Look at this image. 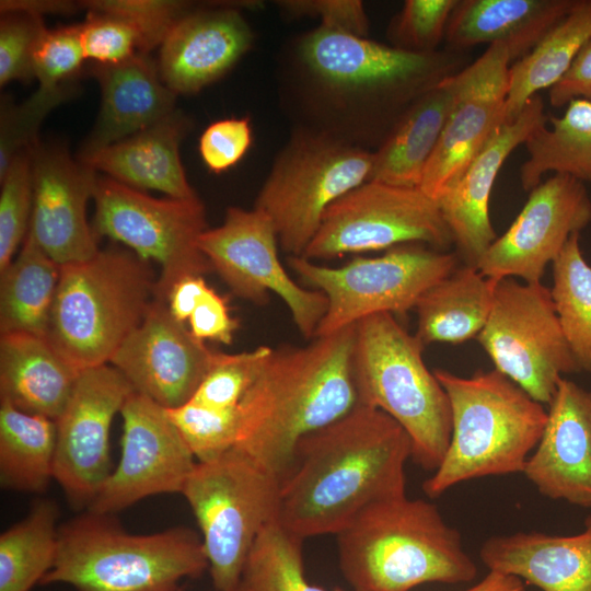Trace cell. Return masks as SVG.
Here are the masks:
<instances>
[{
    "label": "cell",
    "instance_id": "603a6c76",
    "mask_svg": "<svg viewBox=\"0 0 591 591\" xmlns=\"http://www.w3.org/2000/svg\"><path fill=\"white\" fill-rule=\"evenodd\" d=\"M523 474L543 496L591 508V391L559 380Z\"/></svg>",
    "mask_w": 591,
    "mask_h": 591
},
{
    "label": "cell",
    "instance_id": "9c48e42d",
    "mask_svg": "<svg viewBox=\"0 0 591 591\" xmlns=\"http://www.w3.org/2000/svg\"><path fill=\"white\" fill-rule=\"evenodd\" d=\"M281 479L232 448L197 462L182 495L201 532L216 591H232L262 530L277 519Z\"/></svg>",
    "mask_w": 591,
    "mask_h": 591
},
{
    "label": "cell",
    "instance_id": "e0dca14e",
    "mask_svg": "<svg viewBox=\"0 0 591 591\" xmlns=\"http://www.w3.org/2000/svg\"><path fill=\"white\" fill-rule=\"evenodd\" d=\"M120 415L121 456L91 512L112 515L152 495L182 494L197 463L164 407L134 391Z\"/></svg>",
    "mask_w": 591,
    "mask_h": 591
},
{
    "label": "cell",
    "instance_id": "e575fe53",
    "mask_svg": "<svg viewBox=\"0 0 591 591\" xmlns=\"http://www.w3.org/2000/svg\"><path fill=\"white\" fill-rule=\"evenodd\" d=\"M524 142L529 158L520 167V182L531 192L547 172L591 183V102L576 99L563 116L548 117Z\"/></svg>",
    "mask_w": 591,
    "mask_h": 591
},
{
    "label": "cell",
    "instance_id": "5b68a950",
    "mask_svg": "<svg viewBox=\"0 0 591 591\" xmlns=\"http://www.w3.org/2000/svg\"><path fill=\"white\" fill-rule=\"evenodd\" d=\"M433 373L449 397L452 433L424 493L438 498L462 482L523 473L547 421L543 404L496 369L471 376Z\"/></svg>",
    "mask_w": 591,
    "mask_h": 591
},
{
    "label": "cell",
    "instance_id": "4fadbf2b",
    "mask_svg": "<svg viewBox=\"0 0 591 591\" xmlns=\"http://www.w3.org/2000/svg\"><path fill=\"white\" fill-rule=\"evenodd\" d=\"M476 338L494 369L541 404L549 405L565 374L580 372L551 289L542 282L498 280L489 317Z\"/></svg>",
    "mask_w": 591,
    "mask_h": 591
},
{
    "label": "cell",
    "instance_id": "83f0119b",
    "mask_svg": "<svg viewBox=\"0 0 591 591\" xmlns=\"http://www.w3.org/2000/svg\"><path fill=\"white\" fill-rule=\"evenodd\" d=\"M576 0H457L445 32L453 48L502 44L510 61L528 55Z\"/></svg>",
    "mask_w": 591,
    "mask_h": 591
},
{
    "label": "cell",
    "instance_id": "c3c4849f",
    "mask_svg": "<svg viewBox=\"0 0 591 591\" xmlns=\"http://www.w3.org/2000/svg\"><path fill=\"white\" fill-rule=\"evenodd\" d=\"M252 144L247 117L224 118L210 124L199 139V153L206 166L221 173L235 165Z\"/></svg>",
    "mask_w": 591,
    "mask_h": 591
},
{
    "label": "cell",
    "instance_id": "f1b7e54d",
    "mask_svg": "<svg viewBox=\"0 0 591 591\" xmlns=\"http://www.w3.org/2000/svg\"><path fill=\"white\" fill-rule=\"evenodd\" d=\"M80 371L45 338L24 333L0 336V399L56 420Z\"/></svg>",
    "mask_w": 591,
    "mask_h": 591
},
{
    "label": "cell",
    "instance_id": "1f68e13d",
    "mask_svg": "<svg viewBox=\"0 0 591 591\" xmlns=\"http://www.w3.org/2000/svg\"><path fill=\"white\" fill-rule=\"evenodd\" d=\"M590 39L591 0H576L538 44L509 68L505 121L513 120L541 90L552 88Z\"/></svg>",
    "mask_w": 591,
    "mask_h": 591
},
{
    "label": "cell",
    "instance_id": "ab89813d",
    "mask_svg": "<svg viewBox=\"0 0 591 591\" xmlns=\"http://www.w3.org/2000/svg\"><path fill=\"white\" fill-rule=\"evenodd\" d=\"M271 350L259 346L236 354L213 351L209 369L190 399L218 409L239 408Z\"/></svg>",
    "mask_w": 591,
    "mask_h": 591
},
{
    "label": "cell",
    "instance_id": "d6986e66",
    "mask_svg": "<svg viewBox=\"0 0 591 591\" xmlns=\"http://www.w3.org/2000/svg\"><path fill=\"white\" fill-rule=\"evenodd\" d=\"M591 222V199L584 184L554 174L530 192L509 229L493 242L476 267L500 280L519 277L537 283L546 266L560 254L573 233Z\"/></svg>",
    "mask_w": 591,
    "mask_h": 591
},
{
    "label": "cell",
    "instance_id": "7bdbcfd3",
    "mask_svg": "<svg viewBox=\"0 0 591 591\" xmlns=\"http://www.w3.org/2000/svg\"><path fill=\"white\" fill-rule=\"evenodd\" d=\"M457 0H406L390 21L391 46L414 54H432L445 38Z\"/></svg>",
    "mask_w": 591,
    "mask_h": 591
},
{
    "label": "cell",
    "instance_id": "44dd1931",
    "mask_svg": "<svg viewBox=\"0 0 591 591\" xmlns=\"http://www.w3.org/2000/svg\"><path fill=\"white\" fill-rule=\"evenodd\" d=\"M30 151L33 209L28 233L60 266L92 258L100 248L86 220V205L94 196L96 172L59 147L36 142Z\"/></svg>",
    "mask_w": 591,
    "mask_h": 591
},
{
    "label": "cell",
    "instance_id": "d4e9b609",
    "mask_svg": "<svg viewBox=\"0 0 591 591\" xmlns=\"http://www.w3.org/2000/svg\"><path fill=\"white\" fill-rule=\"evenodd\" d=\"M479 557L489 571L510 575L542 591H591V514L582 532H517L488 538Z\"/></svg>",
    "mask_w": 591,
    "mask_h": 591
},
{
    "label": "cell",
    "instance_id": "30bf717a",
    "mask_svg": "<svg viewBox=\"0 0 591 591\" xmlns=\"http://www.w3.org/2000/svg\"><path fill=\"white\" fill-rule=\"evenodd\" d=\"M373 152L292 127L255 200L289 256H302L326 209L369 181Z\"/></svg>",
    "mask_w": 591,
    "mask_h": 591
},
{
    "label": "cell",
    "instance_id": "9a60e30c",
    "mask_svg": "<svg viewBox=\"0 0 591 591\" xmlns=\"http://www.w3.org/2000/svg\"><path fill=\"white\" fill-rule=\"evenodd\" d=\"M278 237L270 219L253 208L227 209L221 225L207 229L198 246L231 292L255 304L280 297L300 334L313 339L327 311V299L297 283L278 257Z\"/></svg>",
    "mask_w": 591,
    "mask_h": 591
},
{
    "label": "cell",
    "instance_id": "f6af8a7d",
    "mask_svg": "<svg viewBox=\"0 0 591 591\" xmlns=\"http://www.w3.org/2000/svg\"><path fill=\"white\" fill-rule=\"evenodd\" d=\"M84 60L80 24L54 30L45 26L32 57L38 88L54 90L66 85L80 71Z\"/></svg>",
    "mask_w": 591,
    "mask_h": 591
},
{
    "label": "cell",
    "instance_id": "ffe728a7",
    "mask_svg": "<svg viewBox=\"0 0 591 591\" xmlns=\"http://www.w3.org/2000/svg\"><path fill=\"white\" fill-rule=\"evenodd\" d=\"M213 351L155 299L141 324L124 340L109 364L135 392L164 408L188 402L204 380Z\"/></svg>",
    "mask_w": 591,
    "mask_h": 591
},
{
    "label": "cell",
    "instance_id": "ee69618b",
    "mask_svg": "<svg viewBox=\"0 0 591 591\" xmlns=\"http://www.w3.org/2000/svg\"><path fill=\"white\" fill-rule=\"evenodd\" d=\"M82 8L124 19L138 33L141 53L161 46L172 27L193 10L189 2L174 0H89Z\"/></svg>",
    "mask_w": 591,
    "mask_h": 591
},
{
    "label": "cell",
    "instance_id": "f546056e",
    "mask_svg": "<svg viewBox=\"0 0 591 591\" xmlns=\"http://www.w3.org/2000/svg\"><path fill=\"white\" fill-rule=\"evenodd\" d=\"M448 77L418 96L403 113L373 152L369 181L419 188L452 105Z\"/></svg>",
    "mask_w": 591,
    "mask_h": 591
},
{
    "label": "cell",
    "instance_id": "ac0fdd59",
    "mask_svg": "<svg viewBox=\"0 0 591 591\" xmlns=\"http://www.w3.org/2000/svg\"><path fill=\"white\" fill-rule=\"evenodd\" d=\"M509 63L507 48L494 44L470 66L448 77L452 105L419 186L436 201L505 123Z\"/></svg>",
    "mask_w": 591,
    "mask_h": 591
},
{
    "label": "cell",
    "instance_id": "5bb4252c",
    "mask_svg": "<svg viewBox=\"0 0 591 591\" xmlns=\"http://www.w3.org/2000/svg\"><path fill=\"white\" fill-rule=\"evenodd\" d=\"M426 243L453 244L438 202L420 188L367 181L334 201L305 248L311 260Z\"/></svg>",
    "mask_w": 591,
    "mask_h": 591
},
{
    "label": "cell",
    "instance_id": "b9f144b4",
    "mask_svg": "<svg viewBox=\"0 0 591 591\" xmlns=\"http://www.w3.org/2000/svg\"><path fill=\"white\" fill-rule=\"evenodd\" d=\"M71 89L37 90L22 104L15 105L2 99L0 111V176L11 161L37 141L38 128L46 115L66 101Z\"/></svg>",
    "mask_w": 591,
    "mask_h": 591
},
{
    "label": "cell",
    "instance_id": "277c9868",
    "mask_svg": "<svg viewBox=\"0 0 591 591\" xmlns=\"http://www.w3.org/2000/svg\"><path fill=\"white\" fill-rule=\"evenodd\" d=\"M336 536L339 567L354 591H410L477 575L460 532L422 499L404 495L371 503Z\"/></svg>",
    "mask_w": 591,
    "mask_h": 591
},
{
    "label": "cell",
    "instance_id": "7c38bea8",
    "mask_svg": "<svg viewBox=\"0 0 591 591\" xmlns=\"http://www.w3.org/2000/svg\"><path fill=\"white\" fill-rule=\"evenodd\" d=\"M93 230L128 246L143 260L160 266L157 299L164 301L178 280L204 276L212 267L198 246L207 230L199 198H154L109 177H97Z\"/></svg>",
    "mask_w": 591,
    "mask_h": 591
},
{
    "label": "cell",
    "instance_id": "6da1fadb",
    "mask_svg": "<svg viewBox=\"0 0 591 591\" xmlns=\"http://www.w3.org/2000/svg\"><path fill=\"white\" fill-rule=\"evenodd\" d=\"M455 68L445 51L408 53L318 25L280 49L277 90L292 127L374 152L410 104Z\"/></svg>",
    "mask_w": 591,
    "mask_h": 591
},
{
    "label": "cell",
    "instance_id": "8d00e7d4",
    "mask_svg": "<svg viewBox=\"0 0 591 591\" xmlns=\"http://www.w3.org/2000/svg\"><path fill=\"white\" fill-rule=\"evenodd\" d=\"M552 299L563 334L580 372L591 373V266L573 233L552 263Z\"/></svg>",
    "mask_w": 591,
    "mask_h": 591
},
{
    "label": "cell",
    "instance_id": "bcb514c9",
    "mask_svg": "<svg viewBox=\"0 0 591 591\" xmlns=\"http://www.w3.org/2000/svg\"><path fill=\"white\" fill-rule=\"evenodd\" d=\"M80 36L84 57L94 65L120 63L141 53L136 30L124 19L109 13L88 10L80 24Z\"/></svg>",
    "mask_w": 591,
    "mask_h": 591
},
{
    "label": "cell",
    "instance_id": "7402d4cb",
    "mask_svg": "<svg viewBox=\"0 0 591 591\" xmlns=\"http://www.w3.org/2000/svg\"><path fill=\"white\" fill-rule=\"evenodd\" d=\"M547 120L540 94L532 96L513 120L505 121L495 130L459 179L438 199L457 256L464 265L476 267L497 239L490 221L489 200L502 164Z\"/></svg>",
    "mask_w": 591,
    "mask_h": 591
},
{
    "label": "cell",
    "instance_id": "681fc988",
    "mask_svg": "<svg viewBox=\"0 0 591 591\" xmlns=\"http://www.w3.org/2000/svg\"><path fill=\"white\" fill-rule=\"evenodd\" d=\"M276 5L290 18H317L322 26L367 37L369 19L360 0H279Z\"/></svg>",
    "mask_w": 591,
    "mask_h": 591
},
{
    "label": "cell",
    "instance_id": "816d5d0a",
    "mask_svg": "<svg viewBox=\"0 0 591 591\" xmlns=\"http://www.w3.org/2000/svg\"><path fill=\"white\" fill-rule=\"evenodd\" d=\"M554 107L568 105L572 100L591 102V39L581 48L566 73L548 89Z\"/></svg>",
    "mask_w": 591,
    "mask_h": 591
},
{
    "label": "cell",
    "instance_id": "836d02e7",
    "mask_svg": "<svg viewBox=\"0 0 591 591\" xmlns=\"http://www.w3.org/2000/svg\"><path fill=\"white\" fill-rule=\"evenodd\" d=\"M56 422L0 399V483L2 488L43 493L54 478Z\"/></svg>",
    "mask_w": 591,
    "mask_h": 591
},
{
    "label": "cell",
    "instance_id": "7dc6e473",
    "mask_svg": "<svg viewBox=\"0 0 591 591\" xmlns=\"http://www.w3.org/2000/svg\"><path fill=\"white\" fill-rule=\"evenodd\" d=\"M45 27L43 18L25 12L1 13L0 85L10 81H27L33 74V49Z\"/></svg>",
    "mask_w": 591,
    "mask_h": 591
},
{
    "label": "cell",
    "instance_id": "ba28073f",
    "mask_svg": "<svg viewBox=\"0 0 591 591\" xmlns=\"http://www.w3.org/2000/svg\"><path fill=\"white\" fill-rule=\"evenodd\" d=\"M425 346L390 313L356 324L352 373L359 405L393 418L412 441V459L427 471L442 462L452 433L447 392L429 371Z\"/></svg>",
    "mask_w": 591,
    "mask_h": 591
},
{
    "label": "cell",
    "instance_id": "52a82bcc",
    "mask_svg": "<svg viewBox=\"0 0 591 591\" xmlns=\"http://www.w3.org/2000/svg\"><path fill=\"white\" fill-rule=\"evenodd\" d=\"M157 280L149 262L119 248L61 266L46 339L79 371L109 363L157 299Z\"/></svg>",
    "mask_w": 591,
    "mask_h": 591
},
{
    "label": "cell",
    "instance_id": "11a10c76",
    "mask_svg": "<svg viewBox=\"0 0 591 591\" xmlns=\"http://www.w3.org/2000/svg\"><path fill=\"white\" fill-rule=\"evenodd\" d=\"M464 591H526L521 579L501 572L489 571L479 582Z\"/></svg>",
    "mask_w": 591,
    "mask_h": 591
},
{
    "label": "cell",
    "instance_id": "d6a6232c",
    "mask_svg": "<svg viewBox=\"0 0 591 591\" xmlns=\"http://www.w3.org/2000/svg\"><path fill=\"white\" fill-rule=\"evenodd\" d=\"M61 266L27 233L21 250L0 273V333L46 338Z\"/></svg>",
    "mask_w": 591,
    "mask_h": 591
},
{
    "label": "cell",
    "instance_id": "cb8c5ba5",
    "mask_svg": "<svg viewBox=\"0 0 591 591\" xmlns=\"http://www.w3.org/2000/svg\"><path fill=\"white\" fill-rule=\"evenodd\" d=\"M253 42L254 33L235 4L192 10L160 46L161 78L176 95L197 93L223 77Z\"/></svg>",
    "mask_w": 591,
    "mask_h": 591
},
{
    "label": "cell",
    "instance_id": "f5cc1de1",
    "mask_svg": "<svg viewBox=\"0 0 591 591\" xmlns=\"http://www.w3.org/2000/svg\"><path fill=\"white\" fill-rule=\"evenodd\" d=\"M208 287L209 285L201 275L187 276L175 282L165 298L172 316L185 324L196 302Z\"/></svg>",
    "mask_w": 591,
    "mask_h": 591
},
{
    "label": "cell",
    "instance_id": "7a4b0ae2",
    "mask_svg": "<svg viewBox=\"0 0 591 591\" xmlns=\"http://www.w3.org/2000/svg\"><path fill=\"white\" fill-rule=\"evenodd\" d=\"M409 457L403 427L358 405L298 442L280 482L277 520L304 540L336 535L371 503L406 495Z\"/></svg>",
    "mask_w": 591,
    "mask_h": 591
},
{
    "label": "cell",
    "instance_id": "74e56055",
    "mask_svg": "<svg viewBox=\"0 0 591 591\" xmlns=\"http://www.w3.org/2000/svg\"><path fill=\"white\" fill-rule=\"evenodd\" d=\"M303 542L277 519L270 521L255 540L232 591H328L308 581Z\"/></svg>",
    "mask_w": 591,
    "mask_h": 591
},
{
    "label": "cell",
    "instance_id": "4316f807",
    "mask_svg": "<svg viewBox=\"0 0 591 591\" xmlns=\"http://www.w3.org/2000/svg\"><path fill=\"white\" fill-rule=\"evenodd\" d=\"M187 129V119L174 112L126 139L80 153L79 160L132 188L158 190L175 199H195L198 197L179 157V143Z\"/></svg>",
    "mask_w": 591,
    "mask_h": 591
},
{
    "label": "cell",
    "instance_id": "4dcf8cb0",
    "mask_svg": "<svg viewBox=\"0 0 591 591\" xmlns=\"http://www.w3.org/2000/svg\"><path fill=\"white\" fill-rule=\"evenodd\" d=\"M497 282L477 267H456L417 301L416 337L424 346L477 337L489 317Z\"/></svg>",
    "mask_w": 591,
    "mask_h": 591
},
{
    "label": "cell",
    "instance_id": "3957f363",
    "mask_svg": "<svg viewBox=\"0 0 591 591\" xmlns=\"http://www.w3.org/2000/svg\"><path fill=\"white\" fill-rule=\"evenodd\" d=\"M356 324L306 346L271 350L240 406L234 448L280 479L298 442L351 412Z\"/></svg>",
    "mask_w": 591,
    "mask_h": 591
},
{
    "label": "cell",
    "instance_id": "60d3db41",
    "mask_svg": "<svg viewBox=\"0 0 591 591\" xmlns=\"http://www.w3.org/2000/svg\"><path fill=\"white\" fill-rule=\"evenodd\" d=\"M0 273L14 259L31 224L33 209L30 149L20 152L0 176Z\"/></svg>",
    "mask_w": 591,
    "mask_h": 591
},
{
    "label": "cell",
    "instance_id": "8fae6325",
    "mask_svg": "<svg viewBox=\"0 0 591 591\" xmlns=\"http://www.w3.org/2000/svg\"><path fill=\"white\" fill-rule=\"evenodd\" d=\"M288 264L304 287L321 291L327 311L314 338L328 336L379 313L405 314L421 294L457 267V254L407 243L379 257H357L340 267L303 256Z\"/></svg>",
    "mask_w": 591,
    "mask_h": 591
},
{
    "label": "cell",
    "instance_id": "d590c367",
    "mask_svg": "<svg viewBox=\"0 0 591 591\" xmlns=\"http://www.w3.org/2000/svg\"><path fill=\"white\" fill-rule=\"evenodd\" d=\"M59 508L35 500L28 513L0 535V591H31L51 569L58 546Z\"/></svg>",
    "mask_w": 591,
    "mask_h": 591
},
{
    "label": "cell",
    "instance_id": "f907efd6",
    "mask_svg": "<svg viewBox=\"0 0 591 591\" xmlns=\"http://www.w3.org/2000/svg\"><path fill=\"white\" fill-rule=\"evenodd\" d=\"M188 328L199 340L231 344L239 327L232 317L227 300L210 286L200 296L188 317Z\"/></svg>",
    "mask_w": 591,
    "mask_h": 591
},
{
    "label": "cell",
    "instance_id": "2e32d148",
    "mask_svg": "<svg viewBox=\"0 0 591 591\" xmlns=\"http://www.w3.org/2000/svg\"><path fill=\"white\" fill-rule=\"evenodd\" d=\"M134 389L112 364L80 371L56 422L54 479L73 507L89 508L111 475L109 432Z\"/></svg>",
    "mask_w": 591,
    "mask_h": 591
},
{
    "label": "cell",
    "instance_id": "8992f818",
    "mask_svg": "<svg viewBox=\"0 0 591 591\" xmlns=\"http://www.w3.org/2000/svg\"><path fill=\"white\" fill-rule=\"evenodd\" d=\"M109 515L88 510L60 525L55 563L39 584L65 583L78 591H177L183 579L209 569L195 531L175 526L131 534Z\"/></svg>",
    "mask_w": 591,
    "mask_h": 591
},
{
    "label": "cell",
    "instance_id": "f35d334b",
    "mask_svg": "<svg viewBox=\"0 0 591 591\" xmlns=\"http://www.w3.org/2000/svg\"><path fill=\"white\" fill-rule=\"evenodd\" d=\"M165 409L197 462L213 460L235 447L239 408L218 409L189 399Z\"/></svg>",
    "mask_w": 591,
    "mask_h": 591
},
{
    "label": "cell",
    "instance_id": "db71d44e",
    "mask_svg": "<svg viewBox=\"0 0 591 591\" xmlns=\"http://www.w3.org/2000/svg\"><path fill=\"white\" fill-rule=\"evenodd\" d=\"M81 3L60 0H2L1 13L25 12L37 16L44 14H72L81 9Z\"/></svg>",
    "mask_w": 591,
    "mask_h": 591
},
{
    "label": "cell",
    "instance_id": "484cf974",
    "mask_svg": "<svg viewBox=\"0 0 591 591\" xmlns=\"http://www.w3.org/2000/svg\"><path fill=\"white\" fill-rule=\"evenodd\" d=\"M101 88L100 114L81 153L126 139L174 113L176 94L163 82L149 54L116 65H94Z\"/></svg>",
    "mask_w": 591,
    "mask_h": 591
}]
</instances>
